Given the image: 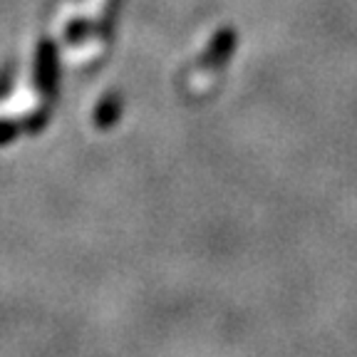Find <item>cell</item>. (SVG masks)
I'll list each match as a JSON object with an SVG mask.
<instances>
[{"mask_svg":"<svg viewBox=\"0 0 357 357\" xmlns=\"http://www.w3.org/2000/svg\"><path fill=\"white\" fill-rule=\"evenodd\" d=\"M13 137H15V127L8 122H0V144H8Z\"/></svg>","mask_w":357,"mask_h":357,"instance_id":"cell-1","label":"cell"}]
</instances>
